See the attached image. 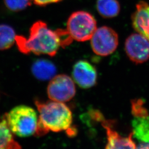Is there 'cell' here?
<instances>
[{
  "instance_id": "19",
  "label": "cell",
  "mask_w": 149,
  "mask_h": 149,
  "mask_svg": "<svg viewBox=\"0 0 149 149\" xmlns=\"http://www.w3.org/2000/svg\"><path fill=\"white\" fill-rule=\"evenodd\" d=\"M138 149H149V143H143L141 142V143L139 144L138 146L136 147Z\"/></svg>"
},
{
  "instance_id": "17",
  "label": "cell",
  "mask_w": 149,
  "mask_h": 149,
  "mask_svg": "<svg viewBox=\"0 0 149 149\" xmlns=\"http://www.w3.org/2000/svg\"><path fill=\"white\" fill-rule=\"evenodd\" d=\"M144 102L141 100H134L132 101V109L134 117H144L149 116L148 110L144 107Z\"/></svg>"
},
{
  "instance_id": "4",
  "label": "cell",
  "mask_w": 149,
  "mask_h": 149,
  "mask_svg": "<svg viewBox=\"0 0 149 149\" xmlns=\"http://www.w3.org/2000/svg\"><path fill=\"white\" fill-rule=\"evenodd\" d=\"M97 29L95 18L88 12L78 11L70 17L66 30L72 39L78 42L90 40Z\"/></svg>"
},
{
  "instance_id": "15",
  "label": "cell",
  "mask_w": 149,
  "mask_h": 149,
  "mask_svg": "<svg viewBox=\"0 0 149 149\" xmlns=\"http://www.w3.org/2000/svg\"><path fill=\"white\" fill-rule=\"evenodd\" d=\"M15 30L7 24H0V50H6L16 42Z\"/></svg>"
},
{
  "instance_id": "7",
  "label": "cell",
  "mask_w": 149,
  "mask_h": 149,
  "mask_svg": "<svg viewBox=\"0 0 149 149\" xmlns=\"http://www.w3.org/2000/svg\"><path fill=\"white\" fill-rule=\"evenodd\" d=\"M125 50L133 62L143 63L149 59V40L140 33L132 34L126 40Z\"/></svg>"
},
{
  "instance_id": "14",
  "label": "cell",
  "mask_w": 149,
  "mask_h": 149,
  "mask_svg": "<svg viewBox=\"0 0 149 149\" xmlns=\"http://www.w3.org/2000/svg\"><path fill=\"white\" fill-rule=\"evenodd\" d=\"M97 8L99 13L106 18L117 16L120 5L117 0H97Z\"/></svg>"
},
{
  "instance_id": "5",
  "label": "cell",
  "mask_w": 149,
  "mask_h": 149,
  "mask_svg": "<svg viewBox=\"0 0 149 149\" xmlns=\"http://www.w3.org/2000/svg\"><path fill=\"white\" fill-rule=\"evenodd\" d=\"M90 40L93 52L102 56L113 53L118 45L117 33L112 28L106 26L97 28Z\"/></svg>"
},
{
  "instance_id": "3",
  "label": "cell",
  "mask_w": 149,
  "mask_h": 149,
  "mask_svg": "<svg viewBox=\"0 0 149 149\" xmlns=\"http://www.w3.org/2000/svg\"><path fill=\"white\" fill-rule=\"evenodd\" d=\"M12 133L20 137H27L36 133L37 128V113L30 107H15L4 116Z\"/></svg>"
},
{
  "instance_id": "9",
  "label": "cell",
  "mask_w": 149,
  "mask_h": 149,
  "mask_svg": "<svg viewBox=\"0 0 149 149\" xmlns=\"http://www.w3.org/2000/svg\"><path fill=\"white\" fill-rule=\"evenodd\" d=\"M103 127L106 129L107 138L106 149H135L136 146L134 142L132 136L133 133L129 136L123 137L117 132L113 130L109 123L103 120L102 122Z\"/></svg>"
},
{
  "instance_id": "1",
  "label": "cell",
  "mask_w": 149,
  "mask_h": 149,
  "mask_svg": "<svg viewBox=\"0 0 149 149\" xmlns=\"http://www.w3.org/2000/svg\"><path fill=\"white\" fill-rule=\"evenodd\" d=\"M16 43L19 50L23 53L47 54L51 56H55L62 45L59 29L53 31L42 21L33 24L28 38L16 36Z\"/></svg>"
},
{
  "instance_id": "10",
  "label": "cell",
  "mask_w": 149,
  "mask_h": 149,
  "mask_svg": "<svg viewBox=\"0 0 149 149\" xmlns=\"http://www.w3.org/2000/svg\"><path fill=\"white\" fill-rule=\"evenodd\" d=\"M134 29L149 40V5L140 2L136 6V10L133 17Z\"/></svg>"
},
{
  "instance_id": "6",
  "label": "cell",
  "mask_w": 149,
  "mask_h": 149,
  "mask_svg": "<svg viewBox=\"0 0 149 149\" xmlns=\"http://www.w3.org/2000/svg\"><path fill=\"white\" fill-rule=\"evenodd\" d=\"M47 93L52 101H69L76 94L74 81L66 74L55 75L48 85Z\"/></svg>"
},
{
  "instance_id": "11",
  "label": "cell",
  "mask_w": 149,
  "mask_h": 149,
  "mask_svg": "<svg viewBox=\"0 0 149 149\" xmlns=\"http://www.w3.org/2000/svg\"><path fill=\"white\" fill-rule=\"evenodd\" d=\"M56 68L50 61L38 59L32 66V72L34 77L40 81L52 80L56 74Z\"/></svg>"
},
{
  "instance_id": "8",
  "label": "cell",
  "mask_w": 149,
  "mask_h": 149,
  "mask_svg": "<svg viewBox=\"0 0 149 149\" xmlns=\"http://www.w3.org/2000/svg\"><path fill=\"white\" fill-rule=\"evenodd\" d=\"M72 77L80 87L89 88L96 85L97 73L95 67L90 63L80 60L73 67Z\"/></svg>"
},
{
  "instance_id": "18",
  "label": "cell",
  "mask_w": 149,
  "mask_h": 149,
  "mask_svg": "<svg viewBox=\"0 0 149 149\" xmlns=\"http://www.w3.org/2000/svg\"><path fill=\"white\" fill-rule=\"evenodd\" d=\"M34 2L38 5L44 6L52 3H55L61 0H33Z\"/></svg>"
},
{
  "instance_id": "13",
  "label": "cell",
  "mask_w": 149,
  "mask_h": 149,
  "mask_svg": "<svg viewBox=\"0 0 149 149\" xmlns=\"http://www.w3.org/2000/svg\"><path fill=\"white\" fill-rule=\"evenodd\" d=\"M133 135L141 142L149 143V115L134 117L132 121Z\"/></svg>"
},
{
  "instance_id": "12",
  "label": "cell",
  "mask_w": 149,
  "mask_h": 149,
  "mask_svg": "<svg viewBox=\"0 0 149 149\" xmlns=\"http://www.w3.org/2000/svg\"><path fill=\"white\" fill-rule=\"evenodd\" d=\"M21 148L20 145L15 140L4 116L0 117V149Z\"/></svg>"
},
{
  "instance_id": "16",
  "label": "cell",
  "mask_w": 149,
  "mask_h": 149,
  "mask_svg": "<svg viewBox=\"0 0 149 149\" xmlns=\"http://www.w3.org/2000/svg\"><path fill=\"white\" fill-rule=\"evenodd\" d=\"M32 0H5L7 7L12 11H22L31 5Z\"/></svg>"
},
{
  "instance_id": "2",
  "label": "cell",
  "mask_w": 149,
  "mask_h": 149,
  "mask_svg": "<svg viewBox=\"0 0 149 149\" xmlns=\"http://www.w3.org/2000/svg\"><path fill=\"white\" fill-rule=\"evenodd\" d=\"M39 113L35 135L43 136L49 131L59 132L69 129L72 122V114L69 108L63 102L36 101Z\"/></svg>"
}]
</instances>
